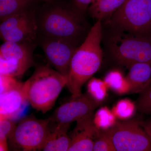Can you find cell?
Here are the masks:
<instances>
[{"label":"cell","mask_w":151,"mask_h":151,"mask_svg":"<svg viewBox=\"0 0 151 151\" xmlns=\"http://www.w3.org/2000/svg\"><path fill=\"white\" fill-rule=\"evenodd\" d=\"M136 109L143 114H151V80L142 92L135 102Z\"/></svg>","instance_id":"44dd1931"},{"label":"cell","mask_w":151,"mask_h":151,"mask_svg":"<svg viewBox=\"0 0 151 151\" xmlns=\"http://www.w3.org/2000/svg\"></svg>","instance_id":"4dcf8cb0"},{"label":"cell","mask_w":151,"mask_h":151,"mask_svg":"<svg viewBox=\"0 0 151 151\" xmlns=\"http://www.w3.org/2000/svg\"><path fill=\"white\" fill-rule=\"evenodd\" d=\"M98 104L89 94H82L58 107L50 119L56 124L70 125L93 114Z\"/></svg>","instance_id":"8fae6325"},{"label":"cell","mask_w":151,"mask_h":151,"mask_svg":"<svg viewBox=\"0 0 151 151\" xmlns=\"http://www.w3.org/2000/svg\"><path fill=\"white\" fill-rule=\"evenodd\" d=\"M29 0H0L1 22L9 17L30 8Z\"/></svg>","instance_id":"ac0fdd59"},{"label":"cell","mask_w":151,"mask_h":151,"mask_svg":"<svg viewBox=\"0 0 151 151\" xmlns=\"http://www.w3.org/2000/svg\"><path fill=\"white\" fill-rule=\"evenodd\" d=\"M46 2H50L52 1V0H45Z\"/></svg>","instance_id":"f1b7e54d"},{"label":"cell","mask_w":151,"mask_h":151,"mask_svg":"<svg viewBox=\"0 0 151 151\" xmlns=\"http://www.w3.org/2000/svg\"><path fill=\"white\" fill-rule=\"evenodd\" d=\"M108 87L104 81L93 78L87 84L88 94L97 103L102 102L107 95Z\"/></svg>","instance_id":"ffe728a7"},{"label":"cell","mask_w":151,"mask_h":151,"mask_svg":"<svg viewBox=\"0 0 151 151\" xmlns=\"http://www.w3.org/2000/svg\"><path fill=\"white\" fill-rule=\"evenodd\" d=\"M69 126L56 124L55 127L50 129L42 151H68L71 143V139L67 134Z\"/></svg>","instance_id":"9a60e30c"},{"label":"cell","mask_w":151,"mask_h":151,"mask_svg":"<svg viewBox=\"0 0 151 151\" xmlns=\"http://www.w3.org/2000/svg\"><path fill=\"white\" fill-rule=\"evenodd\" d=\"M127 0H94L88 8L89 14L97 20L109 18L126 2Z\"/></svg>","instance_id":"2e32d148"},{"label":"cell","mask_w":151,"mask_h":151,"mask_svg":"<svg viewBox=\"0 0 151 151\" xmlns=\"http://www.w3.org/2000/svg\"><path fill=\"white\" fill-rule=\"evenodd\" d=\"M9 150L8 141H0V151H6Z\"/></svg>","instance_id":"4316f807"},{"label":"cell","mask_w":151,"mask_h":151,"mask_svg":"<svg viewBox=\"0 0 151 151\" xmlns=\"http://www.w3.org/2000/svg\"><path fill=\"white\" fill-rule=\"evenodd\" d=\"M113 31L107 46L118 63L128 68L137 63H151V37Z\"/></svg>","instance_id":"5b68a950"},{"label":"cell","mask_w":151,"mask_h":151,"mask_svg":"<svg viewBox=\"0 0 151 151\" xmlns=\"http://www.w3.org/2000/svg\"><path fill=\"white\" fill-rule=\"evenodd\" d=\"M16 125L14 120L7 119H0V141H8Z\"/></svg>","instance_id":"cb8c5ba5"},{"label":"cell","mask_w":151,"mask_h":151,"mask_svg":"<svg viewBox=\"0 0 151 151\" xmlns=\"http://www.w3.org/2000/svg\"><path fill=\"white\" fill-rule=\"evenodd\" d=\"M104 81L108 88L117 94L129 93V84L126 77L119 70H114L108 72L105 76Z\"/></svg>","instance_id":"e0dca14e"},{"label":"cell","mask_w":151,"mask_h":151,"mask_svg":"<svg viewBox=\"0 0 151 151\" xmlns=\"http://www.w3.org/2000/svg\"><path fill=\"white\" fill-rule=\"evenodd\" d=\"M107 23L113 31L151 37V0H127Z\"/></svg>","instance_id":"277c9868"},{"label":"cell","mask_w":151,"mask_h":151,"mask_svg":"<svg viewBox=\"0 0 151 151\" xmlns=\"http://www.w3.org/2000/svg\"><path fill=\"white\" fill-rule=\"evenodd\" d=\"M116 151H151V142L141 122L135 120L116 122L110 129L103 130Z\"/></svg>","instance_id":"52a82bcc"},{"label":"cell","mask_w":151,"mask_h":151,"mask_svg":"<svg viewBox=\"0 0 151 151\" xmlns=\"http://www.w3.org/2000/svg\"><path fill=\"white\" fill-rule=\"evenodd\" d=\"M116 116L113 111L106 107L100 108L93 116V122L97 128L107 130L113 127L116 123Z\"/></svg>","instance_id":"d6986e66"},{"label":"cell","mask_w":151,"mask_h":151,"mask_svg":"<svg viewBox=\"0 0 151 151\" xmlns=\"http://www.w3.org/2000/svg\"><path fill=\"white\" fill-rule=\"evenodd\" d=\"M93 114L79 119L70 137L68 151H92L99 129L94 125Z\"/></svg>","instance_id":"7c38bea8"},{"label":"cell","mask_w":151,"mask_h":151,"mask_svg":"<svg viewBox=\"0 0 151 151\" xmlns=\"http://www.w3.org/2000/svg\"><path fill=\"white\" fill-rule=\"evenodd\" d=\"M36 42H4L0 47V74L19 77L34 64Z\"/></svg>","instance_id":"ba28073f"},{"label":"cell","mask_w":151,"mask_h":151,"mask_svg":"<svg viewBox=\"0 0 151 151\" xmlns=\"http://www.w3.org/2000/svg\"><path fill=\"white\" fill-rule=\"evenodd\" d=\"M136 109L134 103L128 99H124L117 103L113 112L117 118L122 120H127L133 116Z\"/></svg>","instance_id":"7402d4cb"},{"label":"cell","mask_w":151,"mask_h":151,"mask_svg":"<svg viewBox=\"0 0 151 151\" xmlns=\"http://www.w3.org/2000/svg\"><path fill=\"white\" fill-rule=\"evenodd\" d=\"M67 82V78L58 71L48 65H41L23 83V89L32 107L45 113L54 106Z\"/></svg>","instance_id":"3957f363"},{"label":"cell","mask_w":151,"mask_h":151,"mask_svg":"<svg viewBox=\"0 0 151 151\" xmlns=\"http://www.w3.org/2000/svg\"><path fill=\"white\" fill-rule=\"evenodd\" d=\"M94 151H116L113 144L103 130H99L94 144Z\"/></svg>","instance_id":"603a6c76"},{"label":"cell","mask_w":151,"mask_h":151,"mask_svg":"<svg viewBox=\"0 0 151 151\" xmlns=\"http://www.w3.org/2000/svg\"><path fill=\"white\" fill-rule=\"evenodd\" d=\"M141 125H142V127H143V128H144V129H145V131L147 134L148 136L150 138V141L151 142V128L150 127V126H149V124H144L143 123H141Z\"/></svg>","instance_id":"83f0119b"},{"label":"cell","mask_w":151,"mask_h":151,"mask_svg":"<svg viewBox=\"0 0 151 151\" xmlns=\"http://www.w3.org/2000/svg\"><path fill=\"white\" fill-rule=\"evenodd\" d=\"M102 21L97 20L90 29L71 59L66 86L72 94V97L82 94V86L101 67L103 58L101 46Z\"/></svg>","instance_id":"6da1fadb"},{"label":"cell","mask_w":151,"mask_h":151,"mask_svg":"<svg viewBox=\"0 0 151 151\" xmlns=\"http://www.w3.org/2000/svg\"><path fill=\"white\" fill-rule=\"evenodd\" d=\"M50 119L40 120L25 118L17 124L8 139L9 149L12 151H42L50 130Z\"/></svg>","instance_id":"8992f818"},{"label":"cell","mask_w":151,"mask_h":151,"mask_svg":"<svg viewBox=\"0 0 151 151\" xmlns=\"http://www.w3.org/2000/svg\"><path fill=\"white\" fill-rule=\"evenodd\" d=\"M27 103L23 89V83L19 82L13 89L1 93L0 119H7L14 121L21 114Z\"/></svg>","instance_id":"4fadbf2b"},{"label":"cell","mask_w":151,"mask_h":151,"mask_svg":"<svg viewBox=\"0 0 151 151\" xmlns=\"http://www.w3.org/2000/svg\"><path fill=\"white\" fill-rule=\"evenodd\" d=\"M36 42L50 64L67 79L71 59L78 45L65 40L42 36H37Z\"/></svg>","instance_id":"30bf717a"},{"label":"cell","mask_w":151,"mask_h":151,"mask_svg":"<svg viewBox=\"0 0 151 151\" xmlns=\"http://www.w3.org/2000/svg\"><path fill=\"white\" fill-rule=\"evenodd\" d=\"M19 83L15 77L11 76L0 74L1 94L13 89Z\"/></svg>","instance_id":"d4e9b609"},{"label":"cell","mask_w":151,"mask_h":151,"mask_svg":"<svg viewBox=\"0 0 151 151\" xmlns=\"http://www.w3.org/2000/svg\"><path fill=\"white\" fill-rule=\"evenodd\" d=\"M94 0H72L73 7L84 14Z\"/></svg>","instance_id":"484cf974"},{"label":"cell","mask_w":151,"mask_h":151,"mask_svg":"<svg viewBox=\"0 0 151 151\" xmlns=\"http://www.w3.org/2000/svg\"><path fill=\"white\" fill-rule=\"evenodd\" d=\"M149 126H150V127L151 128V123H150V124H149Z\"/></svg>","instance_id":"f546056e"},{"label":"cell","mask_w":151,"mask_h":151,"mask_svg":"<svg viewBox=\"0 0 151 151\" xmlns=\"http://www.w3.org/2000/svg\"><path fill=\"white\" fill-rule=\"evenodd\" d=\"M128 68L129 71L126 78L129 84V93H139L151 81V63H137Z\"/></svg>","instance_id":"5bb4252c"},{"label":"cell","mask_w":151,"mask_h":151,"mask_svg":"<svg viewBox=\"0 0 151 151\" xmlns=\"http://www.w3.org/2000/svg\"><path fill=\"white\" fill-rule=\"evenodd\" d=\"M38 28L35 10L30 8L1 22L0 36L4 42H36Z\"/></svg>","instance_id":"9c48e42d"},{"label":"cell","mask_w":151,"mask_h":151,"mask_svg":"<svg viewBox=\"0 0 151 151\" xmlns=\"http://www.w3.org/2000/svg\"><path fill=\"white\" fill-rule=\"evenodd\" d=\"M37 36L61 39L78 45L85 33L84 14L74 7L53 6L37 12Z\"/></svg>","instance_id":"7a4b0ae2"}]
</instances>
